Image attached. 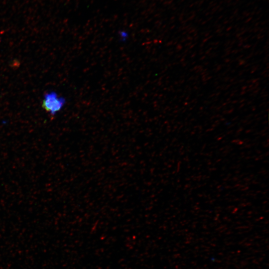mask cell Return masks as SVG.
Returning a JSON list of instances; mask_svg holds the SVG:
<instances>
[{
	"instance_id": "1",
	"label": "cell",
	"mask_w": 269,
	"mask_h": 269,
	"mask_svg": "<svg viewBox=\"0 0 269 269\" xmlns=\"http://www.w3.org/2000/svg\"><path fill=\"white\" fill-rule=\"evenodd\" d=\"M65 104L64 98L58 97L54 92H50L44 95L42 107L51 115H54L62 109Z\"/></svg>"
},
{
	"instance_id": "2",
	"label": "cell",
	"mask_w": 269,
	"mask_h": 269,
	"mask_svg": "<svg viewBox=\"0 0 269 269\" xmlns=\"http://www.w3.org/2000/svg\"><path fill=\"white\" fill-rule=\"evenodd\" d=\"M119 35L122 40L124 41L126 40L129 36L128 33L124 30L121 31L119 33Z\"/></svg>"
}]
</instances>
